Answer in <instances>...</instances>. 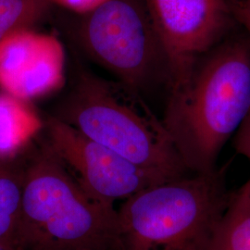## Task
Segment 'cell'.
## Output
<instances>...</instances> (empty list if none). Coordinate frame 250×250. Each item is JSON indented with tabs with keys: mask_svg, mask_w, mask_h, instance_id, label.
Listing matches in <instances>:
<instances>
[{
	"mask_svg": "<svg viewBox=\"0 0 250 250\" xmlns=\"http://www.w3.org/2000/svg\"><path fill=\"white\" fill-rule=\"evenodd\" d=\"M45 129L46 144L85 193L101 204L114 207L118 200L125 201L146 188L169 181L135 165L57 117L47 120Z\"/></svg>",
	"mask_w": 250,
	"mask_h": 250,
	"instance_id": "obj_6",
	"label": "cell"
},
{
	"mask_svg": "<svg viewBox=\"0 0 250 250\" xmlns=\"http://www.w3.org/2000/svg\"><path fill=\"white\" fill-rule=\"evenodd\" d=\"M248 1H250V0H248Z\"/></svg>",
	"mask_w": 250,
	"mask_h": 250,
	"instance_id": "obj_18",
	"label": "cell"
},
{
	"mask_svg": "<svg viewBox=\"0 0 250 250\" xmlns=\"http://www.w3.org/2000/svg\"><path fill=\"white\" fill-rule=\"evenodd\" d=\"M52 5V0H0V45L13 33L30 29Z\"/></svg>",
	"mask_w": 250,
	"mask_h": 250,
	"instance_id": "obj_12",
	"label": "cell"
},
{
	"mask_svg": "<svg viewBox=\"0 0 250 250\" xmlns=\"http://www.w3.org/2000/svg\"><path fill=\"white\" fill-rule=\"evenodd\" d=\"M233 137V146L236 152L250 160V110Z\"/></svg>",
	"mask_w": 250,
	"mask_h": 250,
	"instance_id": "obj_14",
	"label": "cell"
},
{
	"mask_svg": "<svg viewBox=\"0 0 250 250\" xmlns=\"http://www.w3.org/2000/svg\"><path fill=\"white\" fill-rule=\"evenodd\" d=\"M23 161L16 250H121L116 208L90 197L47 144Z\"/></svg>",
	"mask_w": 250,
	"mask_h": 250,
	"instance_id": "obj_2",
	"label": "cell"
},
{
	"mask_svg": "<svg viewBox=\"0 0 250 250\" xmlns=\"http://www.w3.org/2000/svg\"><path fill=\"white\" fill-rule=\"evenodd\" d=\"M232 17L250 36V1L228 0Z\"/></svg>",
	"mask_w": 250,
	"mask_h": 250,
	"instance_id": "obj_15",
	"label": "cell"
},
{
	"mask_svg": "<svg viewBox=\"0 0 250 250\" xmlns=\"http://www.w3.org/2000/svg\"><path fill=\"white\" fill-rule=\"evenodd\" d=\"M42 127V121L26 101L0 93V158L21 156Z\"/></svg>",
	"mask_w": 250,
	"mask_h": 250,
	"instance_id": "obj_9",
	"label": "cell"
},
{
	"mask_svg": "<svg viewBox=\"0 0 250 250\" xmlns=\"http://www.w3.org/2000/svg\"><path fill=\"white\" fill-rule=\"evenodd\" d=\"M246 184H247V185H248V187H249V188H250V180H249V181H248V182H247V183H246Z\"/></svg>",
	"mask_w": 250,
	"mask_h": 250,
	"instance_id": "obj_17",
	"label": "cell"
},
{
	"mask_svg": "<svg viewBox=\"0 0 250 250\" xmlns=\"http://www.w3.org/2000/svg\"><path fill=\"white\" fill-rule=\"evenodd\" d=\"M231 197L225 168L146 188L117 209L121 250H208Z\"/></svg>",
	"mask_w": 250,
	"mask_h": 250,
	"instance_id": "obj_4",
	"label": "cell"
},
{
	"mask_svg": "<svg viewBox=\"0 0 250 250\" xmlns=\"http://www.w3.org/2000/svg\"><path fill=\"white\" fill-rule=\"evenodd\" d=\"M65 62L58 38L20 30L0 45V87L24 101L44 97L64 85Z\"/></svg>",
	"mask_w": 250,
	"mask_h": 250,
	"instance_id": "obj_8",
	"label": "cell"
},
{
	"mask_svg": "<svg viewBox=\"0 0 250 250\" xmlns=\"http://www.w3.org/2000/svg\"><path fill=\"white\" fill-rule=\"evenodd\" d=\"M208 250H250V192L247 184L232 192Z\"/></svg>",
	"mask_w": 250,
	"mask_h": 250,
	"instance_id": "obj_11",
	"label": "cell"
},
{
	"mask_svg": "<svg viewBox=\"0 0 250 250\" xmlns=\"http://www.w3.org/2000/svg\"><path fill=\"white\" fill-rule=\"evenodd\" d=\"M250 110L248 34L223 40L170 84L162 121L188 170L208 173Z\"/></svg>",
	"mask_w": 250,
	"mask_h": 250,
	"instance_id": "obj_1",
	"label": "cell"
},
{
	"mask_svg": "<svg viewBox=\"0 0 250 250\" xmlns=\"http://www.w3.org/2000/svg\"><path fill=\"white\" fill-rule=\"evenodd\" d=\"M0 250H16V249L9 244H0Z\"/></svg>",
	"mask_w": 250,
	"mask_h": 250,
	"instance_id": "obj_16",
	"label": "cell"
},
{
	"mask_svg": "<svg viewBox=\"0 0 250 250\" xmlns=\"http://www.w3.org/2000/svg\"><path fill=\"white\" fill-rule=\"evenodd\" d=\"M21 156L0 158V244L13 246L18 230L24 178Z\"/></svg>",
	"mask_w": 250,
	"mask_h": 250,
	"instance_id": "obj_10",
	"label": "cell"
},
{
	"mask_svg": "<svg viewBox=\"0 0 250 250\" xmlns=\"http://www.w3.org/2000/svg\"><path fill=\"white\" fill-rule=\"evenodd\" d=\"M135 165L168 180L191 174L141 92L82 69L56 116Z\"/></svg>",
	"mask_w": 250,
	"mask_h": 250,
	"instance_id": "obj_3",
	"label": "cell"
},
{
	"mask_svg": "<svg viewBox=\"0 0 250 250\" xmlns=\"http://www.w3.org/2000/svg\"><path fill=\"white\" fill-rule=\"evenodd\" d=\"M167 56L169 85L224 40L234 19L228 0H143Z\"/></svg>",
	"mask_w": 250,
	"mask_h": 250,
	"instance_id": "obj_7",
	"label": "cell"
},
{
	"mask_svg": "<svg viewBox=\"0 0 250 250\" xmlns=\"http://www.w3.org/2000/svg\"><path fill=\"white\" fill-rule=\"evenodd\" d=\"M53 4L80 15H86L110 0H52Z\"/></svg>",
	"mask_w": 250,
	"mask_h": 250,
	"instance_id": "obj_13",
	"label": "cell"
},
{
	"mask_svg": "<svg viewBox=\"0 0 250 250\" xmlns=\"http://www.w3.org/2000/svg\"><path fill=\"white\" fill-rule=\"evenodd\" d=\"M77 41L116 80L135 89L170 82L167 56L143 0H110L83 15Z\"/></svg>",
	"mask_w": 250,
	"mask_h": 250,
	"instance_id": "obj_5",
	"label": "cell"
}]
</instances>
